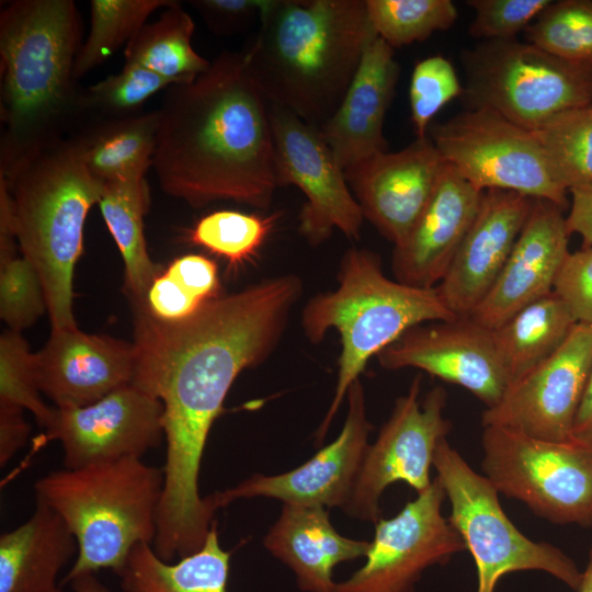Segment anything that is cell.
<instances>
[{"instance_id": "13", "label": "cell", "mask_w": 592, "mask_h": 592, "mask_svg": "<svg viewBox=\"0 0 592 592\" xmlns=\"http://www.w3.org/2000/svg\"><path fill=\"white\" fill-rule=\"evenodd\" d=\"M445 498L435 478L398 514L380 517L364 566L337 582L333 592H414L426 569L466 550L462 536L442 513Z\"/></svg>"}, {"instance_id": "18", "label": "cell", "mask_w": 592, "mask_h": 592, "mask_svg": "<svg viewBox=\"0 0 592 592\" xmlns=\"http://www.w3.org/2000/svg\"><path fill=\"white\" fill-rule=\"evenodd\" d=\"M382 367H413L475 395L487 408L509 387L492 330L470 317L415 326L377 355Z\"/></svg>"}, {"instance_id": "49", "label": "cell", "mask_w": 592, "mask_h": 592, "mask_svg": "<svg viewBox=\"0 0 592 592\" xmlns=\"http://www.w3.org/2000/svg\"><path fill=\"white\" fill-rule=\"evenodd\" d=\"M578 592H592V547L589 553V559Z\"/></svg>"}, {"instance_id": "39", "label": "cell", "mask_w": 592, "mask_h": 592, "mask_svg": "<svg viewBox=\"0 0 592 592\" xmlns=\"http://www.w3.org/2000/svg\"><path fill=\"white\" fill-rule=\"evenodd\" d=\"M463 92L464 89L448 59L434 55L418 61L409 88L411 121L417 138L428 136L433 117Z\"/></svg>"}, {"instance_id": "4", "label": "cell", "mask_w": 592, "mask_h": 592, "mask_svg": "<svg viewBox=\"0 0 592 592\" xmlns=\"http://www.w3.org/2000/svg\"><path fill=\"white\" fill-rule=\"evenodd\" d=\"M0 179L11 197L22 257L43 284L52 329L78 328L75 266L88 213L99 204L104 184L88 171L73 140L61 137L1 163Z\"/></svg>"}, {"instance_id": "35", "label": "cell", "mask_w": 592, "mask_h": 592, "mask_svg": "<svg viewBox=\"0 0 592 592\" xmlns=\"http://www.w3.org/2000/svg\"><path fill=\"white\" fill-rule=\"evenodd\" d=\"M525 35L527 43L592 68V1H551L525 29Z\"/></svg>"}, {"instance_id": "17", "label": "cell", "mask_w": 592, "mask_h": 592, "mask_svg": "<svg viewBox=\"0 0 592 592\" xmlns=\"http://www.w3.org/2000/svg\"><path fill=\"white\" fill-rule=\"evenodd\" d=\"M346 397V418L332 443L293 470L274 476L255 474L232 488L209 494L206 498L213 510L254 497L343 510L369 446L368 436L373 429L360 378L351 385Z\"/></svg>"}, {"instance_id": "37", "label": "cell", "mask_w": 592, "mask_h": 592, "mask_svg": "<svg viewBox=\"0 0 592 592\" xmlns=\"http://www.w3.org/2000/svg\"><path fill=\"white\" fill-rule=\"evenodd\" d=\"M34 353L21 332L5 330L0 337V402L29 410L41 426H45L53 407L41 397Z\"/></svg>"}, {"instance_id": "21", "label": "cell", "mask_w": 592, "mask_h": 592, "mask_svg": "<svg viewBox=\"0 0 592 592\" xmlns=\"http://www.w3.org/2000/svg\"><path fill=\"white\" fill-rule=\"evenodd\" d=\"M134 343L75 329H52L45 346L34 353L38 389L57 408L91 405L132 384Z\"/></svg>"}, {"instance_id": "16", "label": "cell", "mask_w": 592, "mask_h": 592, "mask_svg": "<svg viewBox=\"0 0 592 592\" xmlns=\"http://www.w3.org/2000/svg\"><path fill=\"white\" fill-rule=\"evenodd\" d=\"M162 418V402L128 384L84 407H53L44 429L60 442L65 468L78 469L141 458L164 439Z\"/></svg>"}, {"instance_id": "10", "label": "cell", "mask_w": 592, "mask_h": 592, "mask_svg": "<svg viewBox=\"0 0 592 592\" xmlns=\"http://www.w3.org/2000/svg\"><path fill=\"white\" fill-rule=\"evenodd\" d=\"M483 475L499 493L555 524L592 526V445L483 426Z\"/></svg>"}, {"instance_id": "41", "label": "cell", "mask_w": 592, "mask_h": 592, "mask_svg": "<svg viewBox=\"0 0 592 592\" xmlns=\"http://www.w3.org/2000/svg\"><path fill=\"white\" fill-rule=\"evenodd\" d=\"M475 18L468 33L486 41L515 39L551 3L550 0H469Z\"/></svg>"}, {"instance_id": "32", "label": "cell", "mask_w": 592, "mask_h": 592, "mask_svg": "<svg viewBox=\"0 0 592 592\" xmlns=\"http://www.w3.org/2000/svg\"><path fill=\"white\" fill-rule=\"evenodd\" d=\"M173 0H92L90 30L75 61L73 76L80 79L103 64L139 32L156 11Z\"/></svg>"}, {"instance_id": "34", "label": "cell", "mask_w": 592, "mask_h": 592, "mask_svg": "<svg viewBox=\"0 0 592 592\" xmlns=\"http://www.w3.org/2000/svg\"><path fill=\"white\" fill-rule=\"evenodd\" d=\"M366 8L376 35L394 49L448 30L458 16L451 0H366Z\"/></svg>"}, {"instance_id": "27", "label": "cell", "mask_w": 592, "mask_h": 592, "mask_svg": "<svg viewBox=\"0 0 592 592\" xmlns=\"http://www.w3.org/2000/svg\"><path fill=\"white\" fill-rule=\"evenodd\" d=\"M230 556L214 522L203 546L177 562L162 560L151 544L140 543L115 573L124 592H227Z\"/></svg>"}, {"instance_id": "47", "label": "cell", "mask_w": 592, "mask_h": 592, "mask_svg": "<svg viewBox=\"0 0 592 592\" xmlns=\"http://www.w3.org/2000/svg\"><path fill=\"white\" fill-rule=\"evenodd\" d=\"M573 441L592 445V367L574 420Z\"/></svg>"}, {"instance_id": "36", "label": "cell", "mask_w": 592, "mask_h": 592, "mask_svg": "<svg viewBox=\"0 0 592 592\" xmlns=\"http://www.w3.org/2000/svg\"><path fill=\"white\" fill-rule=\"evenodd\" d=\"M276 215L260 216L237 210H216L202 217L189 240L238 266L257 253L271 231Z\"/></svg>"}, {"instance_id": "44", "label": "cell", "mask_w": 592, "mask_h": 592, "mask_svg": "<svg viewBox=\"0 0 592 592\" xmlns=\"http://www.w3.org/2000/svg\"><path fill=\"white\" fill-rule=\"evenodd\" d=\"M24 409L0 402V464L4 466L25 445L30 426Z\"/></svg>"}, {"instance_id": "20", "label": "cell", "mask_w": 592, "mask_h": 592, "mask_svg": "<svg viewBox=\"0 0 592 592\" xmlns=\"http://www.w3.org/2000/svg\"><path fill=\"white\" fill-rule=\"evenodd\" d=\"M534 198L513 191H483L480 206L444 277L435 287L457 317H469L502 271Z\"/></svg>"}, {"instance_id": "7", "label": "cell", "mask_w": 592, "mask_h": 592, "mask_svg": "<svg viewBox=\"0 0 592 592\" xmlns=\"http://www.w3.org/2000/svg\"><path fill=\"white\" fill-rule=\"evenodd\" d=\"M163 483V469L136 457L64 468L38 479L36 499L61 516L78 543L61 585L101 569L116 572L134 546L152 545Z\"/></svg>"}, {"instance_id": "33", "label": "cell", "mask_w": 592, "mask_h": 592, "mask_svg": "<svg viewBox=\"0 0 592 592\" xmlns=\"http://www.w3.org/2000/svg\"><path fill=\"white\" fill-rule=\"evenodd\" d=\"M533 133L567 192L592 190V105L562 113Z\"/></svg>"}, {"instance_id": "40", "label": "cell", "mask_w": 592, "mask_h": 592, "mask_svg": "<svg viewBox=\"0 0 592 592\" xmlns=\"http://www.w3.org/2000/svg\"><path fill=\"white\" fill-rule=\"evenodd\" d=\"M47 310L41 278L25 258L0 265V317L10 330L21 332Z\"/></svg>"}, {"instance_id": "28", "label": "cell", "mask_w": 592, "mask_h": 592, "mask_svg": "<svg viewBox=\"0 0 592 592\" xmlns=\"http://www.w3.org/2000/svg\"><path fill=\"white\" fill-rule=\"evenodd\" d=\"M157 130L156 110L111 117L72 140L88 171L103 184L136 181L152 167Z\"/></svg>"}, {"instance_id": "30", "label": "cell", "mask_w": 592, "mask_h": 592, "mask_svg": "<svg viewBox=\"0 0 592 592\" xmlns=\"http://www.w3.org/2000/svg\"><path fill=\"white\" fill-rule=\"evenodd\" d=\"M99 206L124 261L128 297L144 300L162 272L150 259L144 235V217L149 206L146 179L104 184Z\"/></svg>"}, {"instance_id": "1", "label": "cell", "mask_w": 592, "mask_h": 592, "mask_svg": "<svg viewBox=\"0 0 592 592\" xmlns=\"http://www.w3.org/2000/svg\"><path fill=\"white\" fill-rule=\"evenodd\" d=\"M301 293L298 276H274L220 294L178 321L160 320L132 301V384L163 405L167 456L155 539L160 548L191 551L204 543L215 512L200 494L198 475L210 428L238 375L277 348Z\"/></svg>"}, {"instance_id": "26", "label": "cell", "mask_w": 592, "mask_h": 592, "mask_svg": "<svg viewBox=\"0 0 592 592\" xmlns=\"http://www.w3.org/2000/svg\"><path fill=\"white\" fill-rule=\"evenodd\" d=\"M77 554L69 526L36 499L32 516L0 536V592H55L59 572Z\"/></svg>"}, {"instance_id": "24", "label": "cell", "mask_w": 592, "mask_h": 592, "mask_svg": "<svg viewBox=\"0 0 592 592\" xmlns=\"http://www.w3.org/2000/svg\"><path fill=\"white\" fill-rule=\"evenodd\" d=\"M399 70L394 48L373 38L340 105L319 128L341 168L388 150L383 129Z\"/></svg>"}, {"instance_id": "38", "label": "cell", "mask_w": 592, "mask_h": 592, "mask_svg": "<svg viewBox=\"0 0 592 592\" xmlns=\"http://www.w3.org/2000/svg\"><path fill=\"white\" fill-rule=\"evenodd\" d=\"M174 84L171 80L138 65L125 61L123 69L91 86L83 93V107L111 117L136 114L152 95Z\"/></svg>"}, {"instance_id": "29", "label": "cell", "mask_w": 592, "mask_h": 592, "mask_svg": "<svg viewBox=\"0 0 592 592\" xmlns=\"http://www.w3.org/2000/svg\"><path fill=\"white\" fill-rule=\"evenodd\" d=\"M578 323L553 291L492 330L509 386L554 354Z\"/></svg>"}, {"instance_id": "23", "label": "cell", "mask_w": 592, "mask_h": 592, "mask_svg": "<svg viewBox=\"0 0 592 592\" xmlns=\"http://www.w3.org/2000/svg\"><path fill=\"white\" fill-rule=\"evenodd\" d=\"M482 194L445 163L423 212L394 246L395 280L419 288L436 287L476 217Z\"/></svg>"}, {"instance_id": "19", "label": "cell", "mask_w": 592, "mask_h": 592, "mask_svg": "<svg viewBox=\"0 0 592 592\" xmlns=\"http://www.w3.org/2000/svg\"><path fill=\"white\" fill-rule=\"evenodd\" d=\"M445 162L429 136L396 152H382L344 169L349 187L367 219L398 244L431 198Z\"/></svg>"}, {"instance_id": "6", "label": "cell", "mask_w": 592, "mask_h": 592, "mask_svg": "<svg viewBox=\"0 0 592 592\" xmlns=\"http://www.w3.org/2000/svg\"><path fill=\"white\" fill-rule=\"evenodd\" d=\"M456 318L435 287L419 288L391 280L384 274L375 252L348 250L340 263L337 288L311 297L300 317L303 332L311 343L321 342L332 329L341 340L334 396L317 430V442L323 441L349 388L372 356L415 326Z\"/></svg>"}, {"instance_id": "43", "label": "cell", "mask_w": 592, "mask_h": 592, "mask_svg": "<svg viewBox=\"0 0 592 592\" xmlns=\"http://www.w3.org/2000/svg\"><path fill=\"white\" fill-rule=\"evenodd\" d=\"M273 0H193L189 3L198 12L207 27L217 35H234L249 29Z\"/></svg>"}, {"instance_id": "48", "label": "cell", "mask_w": 592, "mask_h": 592, "mask_svg": "<svg viewBox=\"0 0 592 592\" xmlns=\"http://www.w3.org/2000/svg\"><path fill=\"white\" fill-rule=\"evenodd\" d=\"M68 583L70 584L71 592H112L96 578L95 573H86L76 577ZM55 592L62 591L57 589Z\"/></svg>"}, {"instance_id": "45", "label": "cell", "mask_w": 592, "mask_h": 592, "mask_svg": "<svg viewBox=\"0 0 592 592\" xmlns=\"http://www.w3.org/2000/svg\"><path fill=\"white\" fill-rule=\"evenodd\" d=\"M571 206L566 217L569 235L578 234L582 238V248L592 246V190H573Z\"/></svg>"}, {"instance_id": "31", "label": "cell", "mask_w": 592, "mask_h": 592, "mask_svg": "<svg viewBox=\"0 0 592 592\" xmlns=\"http://www.w3.org/2000/svg\"><path fill=\"white\" fill-rule=\"evenodd\" d=\"M195 24L178 1L161 10L125 46V61L138 64L174 84L194 80L210 61L192 45Z\"/></svg>"}, {"instance_id": "25", "label": "cell", "mask_w": 592, "mask_h": 592, "mask_svg": "<svg viewBox=\"0 0 592 592\" xmlns=\"http://www.w3.org/2000/svg\"><path fill=\"white\" fill-rule=\"evenodd\" d=\"M264 546L292 570L303 592H333L334 567L365 557L371 542L339 534L325 506L284 503Z\"/></svg>"}, {"instance_id": "15", "label": "cell", "mask_w": 592, "mask_h": 592, "mask_svg": "<svg viewBox=\"0 0 592 592\" xmlns=\"http://www.w3.org/2000/svg\"><path fill=\"white\" fill-rule=\"evenodd\" d=\"M592 367V327L578 322L562 345L519 380L481 414L497 425L533 437L573 441L577 412Z\"/></svg>"}, {"instance_id": "3", "label": "cell", "mask_w": 592, "mask_h": 592, "mask_svg": "<svg viewBox=\"0 0 592 592\" xmlns=\"http://www.w3.org/2000/svg\"><path fill=\"white\" fill-rule=\"evenodd\" d=\"M376 36L366 0H273L244 54L269 104L319 129Z\"/></svg>"}, {"instance_id": "2", "label": "cell", "mask_w": 592, "mask_h": 592, "mask_svg": "<svg viewBox=\"0 0 592 592\" xmlns=\"http://www.w3.org/2000/svg\"><path fill=\"white\" fill-rule=\"evenodd\" d=\"M152 167L161 190L192 207L232 201L267 209L278 187L270 105L244 52H223L167 89Z\"/></svg>"}, {"instance_id": "14", "label": "cell", "mask_w": 592, "mask_h": 592, "mask_svg": "<svg viewBox=\"0 0 592 592\" xmlns=\"http://www.w3.org/2000/svg\"><path fill=\"white\" fill-rule=\"evenodd\" d=\"M269 105L277 185H295L306 197L298 216L299 234L312 246L326 241L334 229L360 239L363 213L319 129L285 109Z\"/></svg>"}, {"instance_id": "12", "label": "cell", "mask_w": 592, "mask_h": 592, "mask_svg": "<svg viewBox=\"0 0 592 592\" xmlns=\"http://www.w3.org/2000/svg\"><path fill=\"white\" fill-rule=\"evenodd\" d=\"M421 375L414 377L408 392L396 400L376 441L368 446L343 509L348 515L376 523L380 519V497L389 485L406 482L417 493L431 486L435 451L452 424L443 415L445 389L433 387L421 402Z\"/></svg>"}, {"instance_id": "8", "label": "cell", "mask_w": 592, "mask_h": 592, "mask_svg": "<svg viewBox=\"0 0 592 592\" xmlns=\"http://www.w3.org/2000/svg\"><path fill=\"white\" fill-rule=\"evenodd\" d=\"M470 109H486L530 132L592 105V68L531 43L486 41L462 57Z\"/></svg>"}, {"instance_id": "11", "label": "cell", "mask_w": 592, "mask_h": 592, "mask_svg": "<svg viewBox=\"0 0 592 592\" xmlns=\"http://www.w3.org/2000/svg\"><path fill=\"white\" fill-rule=\"evenodd\" d=\"M428 136L445 163L483 192L499 189L568 206L543 147L526 130L486 109L431 125Z\"/></svg>"}, {"instance_id": "9", "label": "cell", "mask_w": 592, "mask_h": 592, "mask_svg": "<svg viewBox=\"0 0 592 592\" xmlns=\"http://www.w3.org/2000/svg\"><path fill=\"white\" fill-rule=\"evenodd\" d=\"M433 467L451 504L448 521L476 563V592H494L503 576L526 570L547 572L578 592L582 571L576 562L558 547L520 532L504 513L496 487L446 437L437 445Z\"/></svg>"}, {"instance_id": "22", "label": "cell", "mask_w": 592, "mask_h": 592, "mask_svg": "<svg viewBox=\"0 0 592 592\" xmlns=\"http://www.w3.org/2000/svg\"><path fill=\"white\" fill-rule=\"evenodd\" d=\"M563 208L534 198L527 220L497 281L469 316L494 330L517 311L554 291L570 253Z\"/></svg>"}, {"instance_id": "5", "label": "cell", "mask_w": 592, "mask_h": 592, "mask_svg": "<svg viewBox=\"0 0 592 592\" xmlns=\"http://www.w3.org/2000/svg\"><path fill=\"white\" fill-rule=\"evenodd\" d=\"M80 38L71 0H14L1 10V163L60 137L68 117L83 107L73 76Z\"/></svg>"}, {"instance_id": "42", "label": "cell", "mask_w": 592, "mask_h": 592, "mask_svg": "<svg viewBox=\"0 0 592 592\" xmlns=\"http://www.w3.org/2000/svg\"><path fill=\"white\" fill-rule=\"evenodd\" d=\"M554 292L578 322L592 327V246L568 254Z\"/></svg>"}, {"instance_id": "46", "label": "cell", "mask_w": 592, "mask_h": 592, "mask_svg": "<svg viewBox=\"0 0 592 592\" xmlns=\"http://www.w3.org/2000/svg\"><path fill=\"white\" fill-rule=\"evenodd\" d=\"M15 221L10 194L0 179V265L16 258Z\"/></svg>"}]
</instances>
